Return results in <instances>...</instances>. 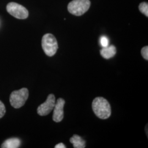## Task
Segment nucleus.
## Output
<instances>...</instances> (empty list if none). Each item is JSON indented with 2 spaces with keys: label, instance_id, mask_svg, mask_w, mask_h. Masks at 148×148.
<instances>
[{
  "label": "nucleus",
  "instance_id": "2eb2a0df",
  "mask_svg": "<svg viewBox=\"0 0 148 148\" xmlns=\"http://www.w3.org/2000/svg\"><path fill=\"white\" fill-rule=\"evenodd\" d=\"M66 147L65 145L63 143H59L58 144H57L55 146V148H65Z\"/></svg>",
  "mask_w": 148,
  "mask_h": 148
},
{
  "label": "nucleus",
  "instance_id": "f03ea898",
  "mask_svg": "<svg viewBox=\"0 0 148 148\" xmlns=\"http://www.w3.org/2000/svg\"><path fill=\"white\" fill-rule=\"evenodd\" d=\"M42 47L45 54L52 57L57 51L58 45L56 37L51 34H45L42 39Z\"/></svg>",
  "mask_w": 148,
  "mask_h": 148
},
{
  "label": "nucleus",
  "instance_id": "9b49d317",
  "mask_svg": "<svg viewBox=\"0 0 148 148\" xmlns=\"http://www.w3.org/2000/svg\"><path fill=\"white\" fill-rule=\"evenodd\" d=\"M139 9L143 14L148 16V5L147 2H142L139 5Z\"/></svg>",
  "mask_w": 148,
  "mask_h": 148
},
{
  "label": "nucleus",
  "instance_id": "ddd939ff",
  "mask_svg": "<svg viewBox=\"0 0 148 148\" xmlns=\"http://www.w3.org/2000/svg\"><path fill=\"white\" fill-rule=\"evenodd\" d=\"M141 53L143 56V58L145 60H148V47L145 46L141 50Z\"/></svg>",
  "mask_w": 148,
  "mask_h": 148
},
{
  "label": "nucleus",
  "instance_id": "f8f14e48",
  "mask_svg": "<svg viewBox=\"0 0 148 148\" xmlns=\"http://www.w3.org/2000/svg\"><path fill=\"white\" fill-rule=\"evenodd\" d=\"M100 43L102 47H106L109 46V40L108 38L106 36H103L100 38Z\"/></svg>",
  "mask_w": 148,
  "mask_h": 148
},
{
  "label": "nucleus",
  "instance_id": "20e7f679",
  "mask_svg": "<svg viewBox=\"0 0 148 148\" xmlns=\"http://www.w3.org/2000/svg\"><path fill=\"white\" fill-rule=\"evenodd\" d=\"M29 97V91L26 88L13 91L10 95V101L11 106L18 109L24 106Z\"/></svg>",
  "mask_w": 148,
  "mask_h": 148
},
{
  "label": "nucleus",
  "instance_id": "6e6552de",
  "mask_svg": "<svg viewBox=\"0 0 148 148\" xmlns=\"http://www.w3.org/2000/svg\"><path fill=\"white\" fill-rule=\"evenodd\" d=\"M101 56L104 58L108 59L115 56L116 53V49L114 45L108 46L106 47L103 48L100 51Z\"/></svg>",
  "mask_w": 148,
  "mask_h": 148
},
{
  "label": "nucleus",
  "instance_id": "9d476101",
  "mask_svg": "<svg viewBox=\"0 0 148 148\" xmlns=\"http://www.w3.org/2000/svg\"><path fill=\"white\" fill-rule=\"evenodd\" d=\"M70 143L73 144L74 148H85V140L82 138L77 134H74L70 139Z\"/></svg>",
  "mask_w": 148,
  "mask_h": 148
},
{
  "label": "nucleus",
  "instance_id": "39448f33",
  "mask_svg": "<svg viewBox=\"0 0 148 148\" xmlns=\"http://www.w3.org/2000/svg\"><path fill=\"white\" fill-rule=\"evenodd\" d=\"M6 9L8 13L17 19H25L29 16V12L26 8L15 2L9 3L7 5Z\"/></svg>",
  "mask_w": 148,
  "mask_h": 148
},
{
  "label": "nucleus",
  "instance_id": "1a4fd4ad",
  "mask_svg": "<svg viewBox=\"0 0 148 148\" xmlns=\"http://www.w3.org/2000/svg\"><path fill=\"white\" fill-rule=\"evenodd\" d=\"M21 140L16 138H12L6 140L2 144L1 148H18L21 145Z\"/></svg>",
  "mask_w": 148,
  "mask_h": 148
},
{
  "label": "nucleus",
  "instance_id": "f257e3e1",
  "mask_svg": "<svg viewBox=\"0 0 148 148\" xmlns=\"http://www.w3.org/2000/svg\"><path fill=\"white\" fill-rule=\"evenodd\" d=\"M92 109L95 115L101 119H106L110 116L111 106L103 97H97L92 102Z\"/></svg>",
  "mask_w": 148,
  "mask_h": 148
},
{
  "label": "nucleus",
  "instance_id": "423d86ee",
  "mask_svg": "<svg viewBox=\"0 0 148 148\" xmlns=\"http://www.w3.org/2000/svg\"><path fill=\"white\" fill-rule=\"evenodd\" d=\"M56 104V98L53 94L48 96L47 100L37 108V113L40 116H46L53 110Z\"/></svg>",
  "mask_w": 148,
  "mask_h": 148
},
{
  "label": "nucleus",
  "instance_id": "4468645a",
  "mask_svg": "<svg viewBox=\"0 0 148 148\" xmlns=\"http://www.w3.org/2000/svg\"><path fill=\"white\" fill-rule=\"evenodd\" d=\"M5 106L1 101H0V119L5 115Z\"/></svg>",
  "mask_w": 148,
  "mask_h": 148
},
{
  "label": "nucleus",
  "instance_id": "0eeeda50",
  "mask_svg": "<svg viewBox=\"0 0 148 148\" xmlns=\"http://www.w3.org/2000/svg\"><path fill=\"white\" fill-rule=\"evenodd\" d=\"M65 101L63 98H59L53 108V120L56 122L62 121L64 118V106Z\"/></svg>",
  "mask_w": 148,
  "mask_h": 148
},
{
  "label": "nucleus",
  "instance_id": "7ed1b4c3",
  "mask_svg": "<svg viewBox=\"0 0 148 148\" xmlns=\"http://www.w3.org/2000/svg\"><path fill=\"white\" fill-rule=\"evenodd\" d=\"M90 5V0H73L69 3L68 10L71 14L80 16L88 10Z\"/></svg>",
  "mask_w": 148,
  "mask_h": 148
}]
</instances>
